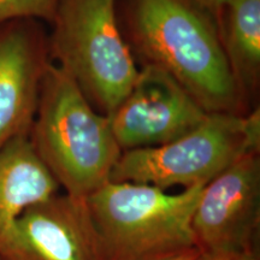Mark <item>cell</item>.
Instances as JSON below:
<instances>
[{
  "mask_svg": "<svg viewBox=\"0 0 260 260\" xmlns=\"http://www.w3.org/2000/svg\"><path fill=\"white\" fill-rule=\"evenodd\" d=\"M50 58L96 111L111 116L139 75L116 14V0H58Z\"/></svg>",
  "mask_w": 260,
  "mask_h": 260,
  "instance_id": "277c9868",
  "label": "cell"
},
{
  "mask_svg": "<svg viewBox=\"0 0 260 260\" xmlns=\"http://www.w3.org/2000/svg\"><path fill=\"white\" fill-rule=\"evenodd\" d=\"M259 223V152H248L204 187L191 229L199 251H255Z\"/></svg>",
  "mask_w": 260,
  "mask_h": 260,
  "instance_id": "ba28073f",
  "label": "cell"
},
{
  "mask_svg": "<svg viewBox=\"0 0 260 260\" xmlns=\"http://www.w3.org/2000/svg\"><path fill=\"white\" fill-rule=\"evenodd\" d=\"M50 59L48 38L37 19L0 24V148L30 134Z\"/></svg>",
  "mask_w": 260,
  "mask_h": 260,
  "instance_id": "9c48e42d",
  "label": "cell"
},
{
  "mask_svg": "<svg viewBox=\"0 0 260 260\" xmlns=\"http://www.w3.org/2000/svg\"><path fill=\"white\" fill-rule=\"evenodd\" d=\"M209 113L171 75L147 63L110 122L124 152L170 144L198 128Z\"/></svg>",
  "mask_w": 260,
  "mask_h": 260,
  "instance_id": "52a82bcc",
  "label": "cell"
},
{
  "mask_svg": "<svg viewBox=\"0 0 260 260\" xmlns=\"http://www.w3.org/2000/svg\"><path fill=\"white\" fill-rule=\"evenodd\" d=\"M203 189L170 194L147 184H104L86 200L106 260H169L198 249L191 219Z\"/></svg>",
  "mask_w": 260,
  "mask_h": 260,
  "instance_id": "3957f363",
  "label": "cell"
},
{
  "mask_svg": "<svg viewBox=\"0 0 260 260\" xmlns=\"http://www.w3.org/2000/svg\"><path fill=\"white\" fill-rule=\"evenodd\" d=\"M223 46L241 92L258 83L260 0H230L225 6Z\"/></svg>",
  "mask_w": 260,
  "mask_h": 260,
  "instance_id": "8fae6325",
  "label": "cell"
},
{
  "mask_svg": "<svg viewBox=\"0 0 260 260\" xmlns=\"http://www.w3.org/2000/svg\"><path fill=\"white\" fill-rule=\"evenodd\" d=\"M198 252H199V249H191V251H188L186 253H183V254L177 255L175 256V258L169 260H193L195 258V255L198 254Z\"/></svg>",
  "mask_w": 260,
  "mask_h": 260,
  "instance_id": "9a60e30c",
  "label": "cell"
},
{
  "mask_svg": "<svg viewBox=\"0 0 260 260\" xmlns=\"http://www.w3.org/2000/svg\"><path fill=\"white\" fill-rule=\"evenodd\" d=\"M195 4H198L200 8L206 10L209 14L214 16H220L225 10V6L230 0H193Z\"/></svg>",
  "mask_w": 260,
  "mask_h": 260,
  "instance_id": "5bb4252c",
  "label": "cell"
},
{
  "mask_svg": "<svg viewBox=\"0 0 260 260\" xmlns=\"http://www.w3.org/2000/svg\"><path fill=\"white\" fill-rule=\"evenodd\" d=\"M260 113L210 112L182 138L158 147L122 152L111 182L172 187L206 186L248 152H259Z\"/></svg>",
  "mask_w": 260,
  "mask_h": 260,
  "instance_id": "5b68a950",
  "label": "cell"
},
{
  "mask_svg": "<svg viewBox=\"0 0 260 260\" xmlns=\"http://www.w3.org/2000/svg\"><path fill=\"white\" fill-rule=\"evenodd\" d=\"M0 260H106L86 199L54 194L25 209L0 237Z\"/></svg>",
  "mask_w": 260,
  "mask_h": 260,
  "instance_id": "8992f818",
  "label": "cell"
},
{
  "mask_svg": "<svg viewBox=\"0 0 260 260\" xmlns=\"http://www.w3.org/2000/svg\"><path fill=\"white\" fill-rule=\"evenodd\" d=\"M59 186L42 164L29 136L0 148V237L27 207L57 194Z\"/></svg>",
  "mask_w": 260,
  "mask_h": 260,
  "instance_id": "30bf717a",
  "label": "cell"
},
{
  "mask_svg": "<svg viewBox=\"0 0 260 260\" xmlns=\"http://www.w3.org/2000/svg\"><path fill=\"white\" fill-rule=\"evenodd\" d=\"M57 5L58 0H0V24L22 18L52 23Z\"/></svg>",
  "mask_w": 260,
  "mask_h": 260,
  "instance_id": "7c38bea8",
  "label": "cell"
},
{
  "mask_svg": "<svg viewBox=\"0 0 260 260\" xmlns=\"http://www.w3.org/2000/svg\"><path fill=\"white\" fill-rule=\"evenodd\" d=\"M136 47L207 112L239 113L241 89L210 14L193 0H133Z\"/></svg>",
  "mask_w": 260,
  "mask_h": 260,
  "instance_id": "6da1fadb",
  "label": "cell"
},
{
  "mask_svg": "<svg viewBox=\"0 0 260 260\" xmlns=\"http://www.w3.org/2000/svg\"><path fill=\"white\" fill-rule=\"evenodd\" d=\"M29 139L65 194L79 199L110 182L122 154L110 117L94 109L76 82L50 63Z\"/></svg>",
  "mask_w": 260,
  "mask_h": 260,
  "instance_id": "7a4b0ae2",
  "label": "cell"
},
{
  "mask_svg": "<svg viewBox=\"0 0 260 260\" xmlns=\"http://www.w3.org/2000/svg\"><path fill=\"white\" fill-rule=\"evenodd\" d=\"M193 260H259L255 251H199Z\"/></svg>",
  "mask_w": 260,
  "mask_h": 260,
  "instance_id": "4fadbf2b",
  "label": "cell"
}]
</instances>
